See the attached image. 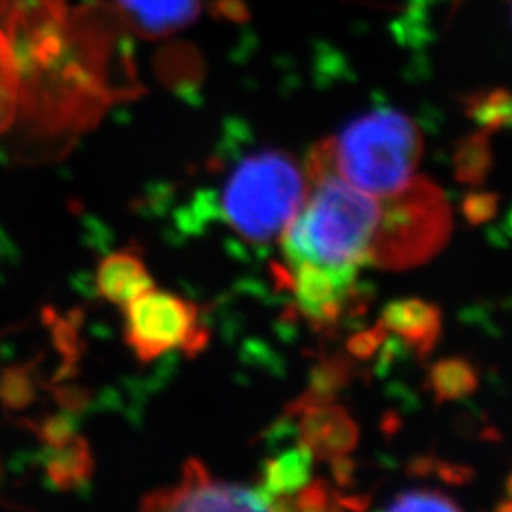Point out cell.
Returning a JSON list of instances; mask_svg holds the SVG:
<instances>
[{
	"label": "cell",
	"mask_w": 512,
	"mask_h": 512,
	"mask_svg": "<svg viewBox=\"0 0 512 512\" xmlns=\"http://www.w3.org/2000/svg\"><path fill=\"white\" fill-rule=\"evenodd\" d=\"M380 202L338 173L308 184L306 198L281 232L289 266L313 262L329 268L368 264Z\"/></svg>",
	"instance_id": "6da1fadb"
},
{
	"label": "cell",
	"mask_w": 512,
	"mask_h": 512,
	"mask_svg": "<svg viewBox=\"0 0 512 512\" xmlns=\"http://www.w3.org/2000/svg\"><path fill=\"white\" fill-rule=\"evenodd\" d=\"M332 143L338 175L376 198H387L410 183L423 154L420 129L393 109L374 110L349 122Z\"/></svg>",
	"instance_id": "7a4b0ae2"
},
{
	"label": "cell",
	"mask_w": 512,
	"mask_h": 512,
	"mask_svg": "<svg viewBox=\"0 0 512 512\" xmlns=\"http://www.w3.org/2000/svg\"><path fill=\"white\" fill-rule=\"evenodd\" d=\"M304 171L283 150L247 156L224 186L222 211L239 236L266 243L281 236L306 198Z\"/></svg>",
	"instance_id": "3957f363"
},
{
	"label": "cell",
	"mask_w": 512,
	"mask_h": 512,
	"mask_svg": "<svg viewBox=\"0 0 512 512\" xmlns=\"http://www.w3.org/2000/svg\"><path fill=\"white\" fill-rule=\"evenodd\" d=\"M452 207L437 184L425 177L380 200L368 264L382 270H412L439 255L452 236Z\"/></svg>",
	"instance_id": "277c9868"
},
{
	"label": "cell",
	"mask_w": 512,
	"mask_h": 512,
	"mask_svg": "<svg viewBox=\"0 0 512 512\" xmlns=\"http://www.w3.org/2000/svg\"><path fill=\"white\" fill-rule=\"evenodd\" d=\"M126 342L141 363H150L171 349L186 355L200 353L209 332L200 325L198 306L156 287L135 296L124 306Z\"/></svg>",
	"instance_id": "5b68a950"
},
{
	"label": "cell",
	"mask_w": 512,
	"mask_h": 512,
	"mask_svg": "<svg viewBox=\"0 0 512 512\" xmlns=\"http://www.w3.org/2000/svg\"><path fill=\"white\" fill-rule=\"evenodd\" d=\"M270 499L256 486L245 488L215 480L200 459L183 467L179 486L156 490L143 499V511H268Z\"/></svg>",
	"instance_id": "8992f818"
},
{
	"label": "cell",
	"mask_w": 512,
	"mask_h": 512,
	"mask_svg": "<svg viewBox=\"0 0 512 512\" xmlns=\"http://www.w3.org/2000/svg\"><path fill=\"white\" fill-rule=\"evenodd\" d=\"M357 274L359 266L329 268L313 262L289 266V289L311 329L323 332L338 325L355 289Z\"/></svg>",
	"instance_id": "52a82bcc"
},
{
	"label": "cell",
	"mask_w": 512,
	"mask_h": 512,
	"mask_svg": "<svg viewBox=\"0 0 512 512\" xmlns=\"http://www.w3.org/2000/svg\"><path fill=\"white\" fill-rule=\"evenodd\" d=\"M298 437L300 444L313 459H330L348 456L359 442V427L346 408L338 404H315L300 414Z\"/></svg>",
	"instance_id": "ba28073f"
},
{
	"label": "cell",
	"mask_w": 512,
	"mask_h": 512,
	"mask_svg": "<svg viewBox=\"0 0 512 512\" xmlns=\"http://www.w3.org/2000/svg\"><path fill=\"white\" fill-rule=\"evenodd\" d=\"M380 323L393 332L399 342L416 351L418 357L429 355L442 332V311L420 298L389 302L382 311Z\"/></svg>",
	"instance_id": "9c48e42d"
},
{
	"label": "cell",
	"mask_w": 512,
	"mask_h": 512,
	"mask_svg": "<svg viewBox=\"0 0 512 512\" xmlns=\"http://www.w3.org/2000/svg\"><path fill=\"white\" fill-rule=\"evenodd\" d=\"M95 287L103 300L124 308L135 296L152 289L154 279L148 274L143 258L126 249L105 256L99 262Z\"/></svg>",
	"instance_id": "30bf717a"
},
{
	"label": "cell",
	"mask_w": 512,
	"mask_h": 512,
	"mask_svg": "<svg viewBox=\"0 0 512 512\" xmlns=\"http://www.w3.org/2000/svg\"><path fill=\"white\" fill-rule=\"evenodd\" d=\"M200 2L202 0H116V6L135 31L147 37H158L190 23L200 10Z\"/></svg>",
	"instance_id": "8fae6325"
},
{
	"label": "cell",
	"mask_w": 512,
	"mask_h": 512,
	"mask_svg": "<svg viewBox=\"0 0 512 512\" xmlns=\"http://www.w3.org/2000/svg\"><path fill=\"white\" fill-rule=\"evenodd\" d=\"M355 378V363L349 355H332L321 359L311 372L308 389L285 406L289 418L298 416L302 410L315 404L332 403L340 389Z\"/></svg>",
	"instance_id": "7c38bea8"
},
{
	"label": "cell",
	"mask_w": 512,
	"mask_h": 512,
	"mask_svg": "<svg viewBox=\"0 0 512 512\" xmlns=\"http://www.w3.org/2000/svg\"><path fill=\"white\" fill-rule=\"evenodd\" d=\"M311 463L313 456L302 444H298L293 450L281 452L279 456L264 463L262 484L258 488L266 494L272 505L275 499L291 497L310 480Z\"/></svg>",
	"instance_id": "4fadbf2b"
},
{
	"label": "cell",
	"mask_w": 512,
	"mask_h": 512,
	"mask_svg": "<svg viewBox=\"0 0 512 512\" xmlns=\"http://www.w3.org/2000/svg\"><path fill=\"white\" fill-rule=\"evenodd\" d=\"M46 475L57 490H74L90 480L93 473V456L88 440L80 435L61 446L48 448L44 459Z\"/></svg>",
	"instance_id": "5bb4252c"
},
{
	"label": "cell",
	"mask_w": 512,
	"mask_h": 512,
	"mask_svg": "<svg viewBox=\"0 0 512 512\" xmlns=\"http://www.w3.org/2000/svg\"><path fill=\"white\" fill-rule=\"evenodd\" d=\"M427 384L435 397V403L459 401L475 393L478 387V372L467 359L448 357L431 365L427 374Z\"/></svg>",
	"instance_id": "9a60e30c"
},
{
	"label": "cell",
	"mask_w": 512,
	"mask_h": 512,
	"mask_svg": "<svg viewBox=\"0 0 512 512\" xmlns=\"http://www.w3.org/2000/svg\"><path fill=\"white\" fill-rule=\"evenodd\" d=\"M488 129L459 141L454 154V175L459 183L478 186L486 181L492 167V148L488 139Z\"/></svg>",
	"instance_id": "2e32d148"
},
{
	"label": "cell",
	"mask_w": 512,
	"mask_h": 512,
	"mask_svg": "<svg viewBox=\"0 0 512 512\" xmlns=\"http://www.w3.org/2000/svg\"><path fill=\"white\" fill-rule=\"evenodd\" d=\"M35 384L29 366H12L0 376V403L12 410L27 408L35 401Z\"/></svg>",
	"instance_id": "e0dca14e"
},
{
	"label": "cell",
	"mask_w": 512,
	"mask_h": 512,
	"mask_svg": "<svg viewBox=\"0 0 512 512\" xmlns=\"http://www.w3.org/2000/svg\"><path fill=\"white\" fill-rule=\"evenodd\" d=\"M389 511H461L458 503L448 495L427 490V488H414L397 495L393 503L387 505Z\"/></svg>",
	"instance_id": "ac0fdd59"
},
{
	"label": "cell",
	"mask_w": 512,
	"mask_h": 512,
	"mask_svg": "<svg viewBox=\"0 0 512 512\" xmlns=\"http://www.w3.org/2000/svg\"><path fill=\"white\" fill-rule=\"evenodd\" d=\"M471 116L476 118L488 131L499 129L505 124H509V97L507 93L497 92L475 101L471 105Z\"/></svg>",
	"instance_id": "d6986e66"
},
{
	"label": "cell",
	"mask_w": 512,
	"mask_h": 512,
	"mask_svg": "<svg viewBox=\"0 0 512 512\" xmlns=\"http://www.w3.org/2000/svg\"><path fill=\"white\" fill-rule=\"evenodd\" d=\"M31 429L37 433L42 442L48 448H55L61 446L65 442L73 439L76 435V423H74L73 414H55V416H48L40 421L38 425L31 423Z\"/></svg>",
	"instance_id": "ffe728a7"
},
{
	"label": "cell",
	"mask_w": 512,
	"mask_h": 512,
	"mask_svg": "<svg viewBox=\"0 0 512 512\" xmlns=\"http://www.w3.org/2000/svg\"><path fill=\"white\" fill-rule=\"evenodd\" d=\"M387 330L382 323H378L372 329L361 330L353 334L346 342V351L353 361H370L385 344Z\"/></svg>",
	"instance_id": "44dd1931"
},
{
	"label": "cell",
	"mask_w": 512,
	"mask_h": 512,
	"mask_svg": "<svg viewBox=\"0 0 512 512\" xmlns=\"http://www.w3.org/2000/svg\"><path fill=\"white\" fill-rule=\"evenodd\" d=\"M499 207V196L494 192H471L463 198L461 211L471 226H480L494 219Z\"/></svg>",
	"instance_id": "7402d4cb"
},
{
	"label": "cell",
	"mask_w": 512,
	"mask_h": 512,
	"mask_svg": "<svg viewBox=\"0 0 512 512\" xmlns=\"http://www.w3.org/2000/svg\"><path fill=\"white\" fill-rule=\"evenodd\" d=\"M332 494L325 480H308L296 495H293V509L315 512L329 511L332 507Z\"/></svg>",
	"instance_id": "603a6c76"
},
{
	"label": "cell",
	"mask_w": 512,
	"mask_h": 512,
	"mask_svg": "<svg viewBox=\"0 0 512 512\" xmlns=\"http://www.w3.org/2000/svg\"><path fill=\"white\" fill-rule=\"evenodd\" d=\"M435 473H439L440 478L450 484H465L471 476V471L467 467L448 463H435Z\"/></svg>",
	"instance_id": "cb8c5ba5"
},
{
	"label": "cell",
	"mask_w": 512,
	"mask_h": 512,
	"mask_svg": "<svg viewBox=\"0 0 512 512\" xmlns=\"http://www.w3.org/2000/svg\"><path fill=\"white\" fill-rule=\"evenodd\" d=\"M332 461V475L334 480L340 486H349L353 482V473H355V463L348 459V456L342 458L330 459Z\"/></svg>",
	"instance_id": "d4e9b609"
},
{
	"label": "cell",
	"mask_w": 512,
	"mask_h": 512,
	"mask_svg": "<svg viewBox=\"0 0 512 512\" xmlns=\"http://www.w3.org/2000/svg\"><path fill=\"white\" fill-rule=\"evenodd\" d=\"M0 482H2V465H0Z\"/></svg>",
	"instance_id": "484cf974"
}]
</instances>
